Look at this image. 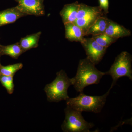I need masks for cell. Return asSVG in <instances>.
Returning a JSON list of instances; mask_svg holds the SVG:
<instances>
[{"label":"cell","mask_w":132,"mask_h":132,"mask_svg":"<svg viewBox=\"0 0 132 132\" xmlns=\"http://www.w3.org/2000/svg\"><path fill=\"white\" fill-rule=\"evenodd\" d=\"M95 65L87 58L80 60L77 72L72 78L73 85L77 92H83L85 88L94 84H98L105 72L98 70Z\"/></svg>","instance_id":"1"},{"label":"cell","mask_w":132,"mask_h":132,"mask_svg":"<svg viewBox=\"0 0 132 132\" xmlns=\"http://www.w3.org/2000/svg\"><path fill=\"white\" fill-rule=\"evenodd\" d=\"M111 89L109 88L105 94L101 96H90L83 92L75 98H69L66 101L67 106L80 112H100L106 102L107 98Z\"/></svg>","instance_id":"2"},{"label":"cell","mask_w":132,"mask_h":132,"mask_svg":"<svg viewBox=\"0 0 132 132\" xmlns=\"http://www.w3.org/2000/svg\"><path fill=\"white\" fill-rule=\"evenodd\" d=\"M73 85L72 78H69L65 71L61 70L57 73V77L45 89L47 100L50 102H58L66 101L69 98L68 94L69 87Z\"/></svg>","instance_id":"3"},{"label":"cell","mask_w":132,"mask_h":132,"mask_svg":"<svg viewBox=\"0 0 132 132\" xmlns=\"http://www.w3.org/2000/svg\"><path fill=\"white\" fill-rule=\"evenodd\" d=\"M132 55L126 51L121 52L116 58L110 69L105 72V75L111 76L112 79L110 88L112 89L121 77L126 76L132 80Z\"/></svg>","instance_id":"4"},{"label":"cell","mask_w":132,"mask_h":132,"mask_svg":"<svg viewBox=\"0 0 132 132\" xmlns=\"http://www.w3.org/2000/svg\"><path fill=\"white\" fill-rule=\"evenodd\" d=\"M65 119L61 126L65 132H89L94 127L93 123L85 120L82 112L67 106L65 109Z\"/></svg>","instance_id":"5"},{"label":"cell","mask_w":132,"mask_h":132,"mask_svg":"<svg viewBox=\"0 0 132 132\" xmlns=\"http://www.w3.org/2000/svg\"><path fill=\"white\" fill-rule=\"evenodd\" d=\"M87 57L94 65L101 61L108 48L99 45L93 38H84L81 42Z\"/></svg>","instance_id":"6"},{"label":"cell","mask_w":132,"mask_h":132,"mask_svg":"<svg viewBox=\"0 0 132 132\" xmlns=\"http://www.w3.org/2000/svg\"><path fill=\"white\" fill-rule=\"evenodd\" d=\"M18 3L16 7L27 15L43 16L45 14L44 0H15Z\"/></svg>","instance_id":"7"},{"label":"cell","mask_w":132,"mask_h":132,"mask_svg":"<svg viewBox=\"0 0 132 132\" xmlns=\"http://www.w3.org/2000/svg\"><path fill=\"white\" fill-rule=\"evenodd\" d=\"M26 15L16 7L0 11V27L12 24L19 18Z\"/></svg>","instance_id":"8"},{"label":"cell","mask_w":132,"mask_h":132,"mask_svg":"<svg viewBox=\"0 0 132 132\" xmlns=\"http://www.w3.org/2000/svg\"><path fill=\"white\" fill-rule=\"evenodd\" d=\"M79 6V3L78 1L64 5L60 13L64 24L75 21Z\"/></svg>","instance_id":"9"},{"label":"cell","mask_w":132,"mask_h":132,"mask_svg":"<svg viewBox=\"0 0 132 132\" xmlns=\"http://www.w3.org/2000/svg\"><path fill=\"white\" fill-rule=\"evenodd\" d=\"M105 33L118 39L130 36L131 35V32L130 30L110 19H109L108 24Z\"/></svg>","instance_id":"10"},{"label":"cell","mask_w":132,"mask_h":132,"mask_svg":"<svg viewBox=\"0 0 132 132\" xmlns=\"http://www.w3.org/2000/svg\"><path fill=\"white\" fill-rule=\"evenodd\" d=\"M65 31V38L71 42L82 41L85 36L82 29L72 22L64 24Z\"/></svg>","instance_id":"11"},{"label":"cell","mask_w":132,"mask_h":132,"mask_svg":"<svg viewBox=\"0 0 132 132\" xmlns=\"http://www.w3.org/2000/svg\"><path fill=\"white\" fill-rule=\"evenodd\" d=\"M41 33V32H38L27 35L21 39L19 42V44L24 52L38 47Z\"/></svg>","instance_id":"12"},{"label":"cell","mask_w":132,"mask_h":132,"mask_svg":"<svg viewBox=\"0 0 132 132\" xmlns=\"http://www.w3.org/2000/svg\"><path fill=\"white\" fill-rule=\"evenodd\" d=\"M104 15L102 12H98L87 15L81 19H77L74 23L79 26L82 29L85 36H86L87 32L90 27L100 16Z\"/></svg>","instance_id":"13"},{"label":"cell","mask_w":132,"mask_h":132,"mask_svg":"<svg viewBox=\"0 0 132 132\" xmlns=\"http://www.w3.org/2000/svg\"><path fill=\"white\" fill-rule=\"evenodd\" d=\"M109 19L104 15L100 16L90 27L86 35H95L105 33L108 24Z\"/></svg>","instance_id":"14"},{"label":"cell","mask_w":132,"mask_h":132,"mask_svg":"<svg viewBox=\"0 0 132 132\" xmlns=\"http://www.w3.org/2000/svg\"><path fill=\"white\" fill-rule=\"evenodd\" d=\"M1 51L2 55H6L16 59L25 52L19 45V42L7 46L2 45Z\"/></svg>","instance_id":"15"},{"label":"cell","mask_w":132,"mask_h":132,"mask_svg":"<svg viewBox=\"0 0 132 132\" xmlns=\"http://www.w3.org/2000/svg\"><path fill=\"white\" fill-rule=\"evenodd\" d=\"M102 12V10L99 6H90L84 3H80L79 4L76 19H81L87 15Z\"/></svg>","instance_id":"16"},{"label":"cell","mask_w":132,"mask_h":132,"mask_svg":"<svg viewBox=\"0 0 132 132\" xmlns=\"http://www.w3.org/2000/svg\"><path fill=\"white\" fill-rule=\"evenodd\" d=\"M92 38L102 46L108 48L112 44L115 42L118 39L113 38L105 33L92 35Z\"/></svg>","instance_id":"17"},{"label":"cell","mask_w":132,"mask_h":132,"mask_svg":"<svg viewBox=\"0 0 132 132\" xmlns=\"http://www.w3.org/2000/svg\"><path fill=\"white\" fill-rule=\"evenodd\" d=\"M22 63H17L7 66L0 64V75L7 76H14L16 72L23 67Z\"/></svg>","instance_id":"18"},{"label":"cell","mask_w":132,"mask_h":132,"mask_svg":"<svg viewBox=\"0 0 132 132\" xmlns=\"http://www.w3.org/2000/svg\"><path fill=\"white\" fill-rule=\"evenodd\" d=\"M13 76L0 75V82L10 94H12L14 91Z\"/></svg>","instance_id":"19"},{"label":"cell","mask_w":132,"mask_h":132,"mask_svg":"<svg viewBox=\"0 0 132 132\" xmlns=\"http://www.w3.org/2000/svg\"><path fill=\"white\" fill-rule=\"evenodd\" d=\"M100 6L104 14L106 15L108 13L109 11V0H98Z\"/></svg>","instance_id":"20"},{"label":"cell","mask_w":132,"mask_h":132,"mask_svg":"<svg viewBox=\"0 0 132 132\" xmlns=\"http://www.w3.org/2000/svg\"><path fill=\"white\" fill-rule=\"evenodd\" d=\"M1 45H0V57H1ZM0 64H1V63H0Z\"/></svg>","instance_id":"21"}]
</instances>
